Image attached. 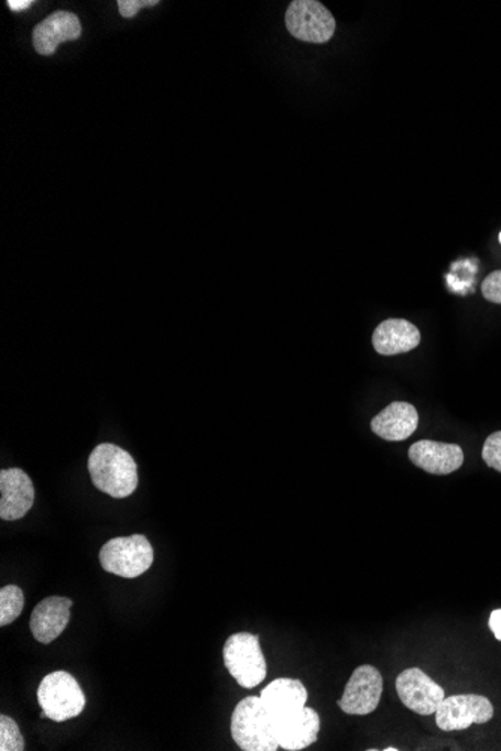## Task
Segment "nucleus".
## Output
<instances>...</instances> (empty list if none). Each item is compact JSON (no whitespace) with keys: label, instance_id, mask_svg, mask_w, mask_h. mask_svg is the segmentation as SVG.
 I'll use <instances>...</instances> for the list:
<instances>
[{"label":"nucleus","instance_id":"0eeeda50","mask_svg":"<svg viewBox=\"0 0 501 751\" xmlns=\"http://www.w3.org/2000/svg\"><path fill=\"white\" fill-rule=\"evenodd\" d=\"M260 699H262L269 719L272 720L276 736V729L290 723V721L299 719L304 714L308 692L299 679L279 678L263 688Z\"/></svg>","mask_w":501,"mask_h":751},{"label":"nucleus","instance_id":"dca6fc26","mask_svg":"<svg viewBox=\"0 0 501 751\" xmlns=\"http://www.w3.org/2000/svg\"><path fill=\"white\" fill-rule=\"evenodd\" d=\"M421 344V331L403 318H391L377 327L372 346L382 356H395L414 350Z\"/></svg>","mask_w":501,"mask_h":751},{"label":"nucleus","instance_id":"f3484780","mask_svg":"<svg viewBox=\"0 0 501 751\" xmlns=\"http://www.w3.org/2000/svg\"><path fill=\"white\" fill-rule=\"evenodd\" d=\"M320 726V717H318L316 709L306 707L299 719L290 721V723L276 729V740H279L281 749L304 750L318 740Z\"/></svg>","mask_w":501,"mask_h":751},{"label":"nucleus","instance_id":"393cba45","mask_svg":"<svg viewBox=\"0 0 501 751\" xmlns=\"http://www.w3.org/2000/svg\"><path fill=\"white\" fill-rule=\"evenodd\" d=\"M386 751H399V749H395V747H389V749H384Z\"/></svg>","mask_w":501,"mask_h":751},{"label":"nucleus","instance_id":"5701e85b","mask_svg":"<svg viewBox=\"0 0 501 751\" xmlns=\"http://www.w3.org/2000/svg\"><path fill=\"white\" fill-rule=\"evenodd\" d=\"M490 629L494 633L497 641L501 642V609L492 611L490 617Z\"/></svg>","mask_w":501,"mask_h":751},{"label":"nucleus","instance_id":"aec40b11","mask_svg":"<svg viewBox=\"0 0 501 751\" xmlns=\"http://www.w3.org/2000/svg\"><path fill=\"white\" fill-rule=\"evenodd\" d=\"M482 458L488 467L501 472V431L487 438L483 444Z\"/></svg>","mask_w":501,"mask_h":751},{"label":"nucleus","instance_id":"9d476101","mask_svg":"<svg viewBox=\"0 0 501 751\" xmlns=\"http://www.w3.org/2000/svg\"><path fill=\"white\" fill-rule=\"evenodd\" d=\"M396 693L400 700L410 711L420 716H431L436 714L438 705L445 699V688L438 686L433 678H429L420 667H410L401 672L396 678Z\"/></svg>","mask_w":501,"mask_h":751},{"label":"nucleus","instance_id":"1a4fd4ad","mask_svg":"<svg viewBox=\"0 0 501 751\" xmlns=\"http://www.w3.org/2000/svg\"><path fill=\"white\" fill-rule=\"evenodd\" d=\"M383 695V676L377 667L363 665L356 667L338 707L350 716H367L379 707Z\"/></svg>","mask_w":501,"mask_h":751},{"label":"nucleus","instance_id":"9b49d317","mask_svg":"<svg viewBox=\"0 0 501 751\" xmlns=\"http://www.w3.org/2000/svg\"><path fill=\"white\" fill-rule=\"evenodd\" d=\"M81 32V23L76 14L64 10L53 12L33 29V48L41 56L55 55L61 44L80 39Z\"/></svg>","mask_w":501,"mask_h":751},{"label":"nucleus","instance_id":"ddd939ff","mask_svg":"<svg viewBox=\"0 0 501 751\" xmlns=\"http://www.w3.org/2000/svg\"><path fill=\"white\" fill-rule=\"evenodd\" d=\"M409 458L429 475L447 476L462 467L464 451L458 444L422 439L410 447Z\"/></svg>","mask_w":501,"mask_h":751},{"label":"nucleus","instance_id":"7ed1b4c3","mask_svg":"<svg viewBox=\"0 0 501 751\" xmlns=\"http://www.w3.org/2000/svg\"><path fill=\"white\" fill-rule=\"evenodd\" d=\"M39 704L43 708L41 719L62 723L76 719L86 707V696L80 684L65 671L52 672L44 676L39 687Z\"/></svg>","mask_w":501,"mask_h":751},{"label":"nucleus","instance_id":"39448f33","mask_svg":"<svg viewBox=\"0 0 501 751\" xmlns=\"http://www.w3.org/2000/svg\"><path fill=\"white\" fill-rule=\"evenodd\" d=\"M222 657L224 665L240 687L254 688L266 678V659L257 634H231L224 645Z\"/></svg>","mask_w":501,"mask_h":751},{"label":"nucleus","instance_id":"423d86ee","mask_svg":"<svg viewBox=\"0 0 501 751\" xmlns=\"http://www.w3.org/2000/svg\"><path fill=\"white\" fill-rule=\"evenodd\" d=\"M290 35L309 44H326L333 40L337 22L333 12L317 0H295L285 12Z\"/></svg>","mask_w":501,"mask_h":751},{"label":"nucleus","instance_id":"a878e982","mask_svg":"<svg viewBox=\"0 0 501 751\" xmlns=\"http://www.w3.org/2000/svg\"><path fill=\"white\" fill-rule=\"evenodd\" d=\"M499 239H500V243H501V232H500V235H499Z\"/></svg>","mask_w":501,"mask_h":751},{"label":"nucleus","instance_id":"f8f14e48","mask_svg":"<svg viewBox=\"0 0 501 751\" xmlns=\"http://www.w3.org/2000/svg\"><path fill=\"white\" fill-rule=\"evenodd\" d=\"M0 518L19 521L26 516L35 501L31 477L20 468L0 471Z\"/></svg>","mask_w":501,"mask_h":751},{"label":"nucleus","instance_id":"a211bd4d","mask_svg":"<svg viewBox=\"0 0 501 751\" xmlns=\"http://www.w3.org/2000/svg\"><path fill=\"white\" fill-rule=\"evenodd\" d=\"M24 595L17 585H7L0 589V625L6 628L22 616Z\"/></svg>","mask_w":501,"mask_h":751},{"label":"nucleus","instance_id":"6e6552de","mask_svg":"<svg viewBox=\"0 0 501 751\" xmlns=\"http://www.w3.org/2000/svg\"><path fill=\"white\" fill-rule=\"evenodd\" d=\"M494 717L491 700L480 695L445 697L438 705L436 721L445 732L469 729L471 725H486Z\"/></svg>","mask_w":501,"mask_h":751},{"label":"nucleus","instance_id":"2eb2a0df","mask_svg":"<svg viewBox=\"0 0 501 751\" xmlns=\"http://www.w3.org/2000/svg\"><path fill=\"white\" fill-rule=\"evenodd\" d=\"M420 425V414L409 402H392L371 422L372 433L386 442H404Z\"/></svg>","mask_w":501,"mask_h":751},{"label":"nucleus","instance_id":"4468645a","mask_svg":"<svg viewBox=\"0 0 501 751\" xmlns=\"http://www.w3.org/2000/svg\"><path fill=\"white\" fill-rule=\"evenodd\" d=\"M73 601L68 597H47L33 609L31 632L40 643L48 645L65 632L72 620Z\"/></svg>","mask_w":501,"mask_h":751},{"label":"nucleus","instance_id":"f257e3e1","mask_svg":"<svg viewBox=\"0 0 501 751\" xmlns=\"http://www.w3.org/2000/svg\"><path fill=\"white\" fill-rule=\"evenodd\" d=\"M89 475L95 488L113 498H127L139 487L134 458L115 444L104 443L89 456Z\"/></svg>","mask_w":501,"mask_h":751},{"label":"nucleus","instance_id":"20e7f679","mask_svg":"<svg viewBox=\"0 0 501 751\" xmlns=\"http://www.w3.org/2000/svg\"><path fill=\"white\" fill-rule=\"evenodd\" d=\"M153 558L155 554L151 542L143 534L111 538L99 552V562L104 570L126 579L139 578L146 574L152 567Z\"/></svg>","mask_w":501,"mask_h":751},{"label":"nucleus","instance_id":"f03ea898","mask_svg":"<svg viewBox=\"0 0 501 751\" xmlns=\"http://www.w3.org/2000/svg\"><path fill=\"white\" fill-rule=\"evenodd\" d=\"M231 737L243 751H276L280 749L275 729L260 696L240 700L231 716Z\"/></svg>","mask_w":501,"mask_h":751},{"label":"nucleus","instance_id":"b1692460","mask_svg":"<svg viewBox=\"0 0 501 751\" xmlns=\"http://www.w3.org/2000/svg\"><path fill=\"white\" fill-rule=\"evenodd\" d=\"M7 6L8 8H10L11 11L20 12L28 10V8H31V6H33V2L32 0H8Z\"/></svg>","mask_w":501,"mask_h":751},{"label":"nucleus","instance_id":"4be33fe9","mask_svg":"<svg viewBox=\"0 0 501 751\" xmlns=\"http://www.w3.org/2000/svg\"><path fill=\"white\" fill-rule=\"evenodd\" d=\"M159 0H118L120 15L123 19H134V15L143 8L159 6Z\"/></svg>","mask_w":501,"mask_h":751},{"label":"nucleus","instance_id":"6ab92c4d","mask_svg":"<svg viewBox=\"0 0 501 751\" xmlns=\"http://www.w3.org/2000/svg\"><path fill=\"white\" fill-rule=\"evenodd\" d=\"M24 740L19 725L11 717L0 716V751H23Z\"/></svg>","mask_w":501,"mask_h":751},{"label":"nucleus","instance_id":"412c9836","mask_svg":"<svg viewBox=\"0 0 501 751\" xmlns=\"http://www.w3.org/2000/svg\"><path fill=\"white\" fill-rule=\"evenodd\" d=\"M482 294L487 301L501 305V271L490 273L482 284Z\"/></svg>","mask_w":501,"mask_h":751}]
</instances>
